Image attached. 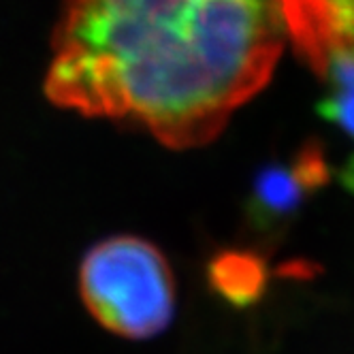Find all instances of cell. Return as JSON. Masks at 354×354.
<instances>
[{
  "label": "cell",
  "instance_id": "cell-1",
  "mask_svg": "<svg viewBox=\"0 0 354 354\" xmlns=\"http://www.w3.org/2000/svg\"><path fill=\"white\" fill-rule=\"evenodd\" d=\"M286 45L280 0H62L43 94L198 149L263 92Z\"/></svg>",
  "mask_w": 354,
  "mask_h": 354
},
{
  "label": "cell",
  "instance_id": "cell-2",
  "mask_svg": "<svg viewBox=\"0 0 354 354\" xmlns=\"http://www.w3.org/2000/svg\"><path fill=\"white\" fill-rule=\"evenodd\" d=\"M77 286L88 314L124 339L154 337L175 314L173 269L154 243L137 235L96 241L80 263Z\"/></svg>",
  "mask_w": 354,
  "mask_h": 354
},
{
  "label": "cell",
  "instance_id": "cell-3",
  "mask_svg": "<svg viewBox=\"0 0 354 354\" xmlns=\"http://www.w3.org/2000/svg\"><path fill=\"white\" fill-rule=\"evenodd\" d=\"M331 180V165L318 141H306L290 160L265 167L245 203V226L263 243H275L310 196Z\"/></svg>",
  "mask_w": 354,
  "mask_h": 354
},
{
  "label": "cell",
  "instance_id": "cell-4",
  "mask_svg": "<svg viewBox=\"0 0 354 354\" xmlns=\"http://www.w3.org/2000/svg\"><path fill=\"white\" fill-rule=\"evenodd\" d=\"M288 45L314 75L354 58V0H280Z\"/></svg>",
  "mask_w": 354,
  "mask_h": 354
},
{
  "label": "cell",
  "instance_id": "cell-5",
  "mask_svg": "<svg viewBox=\"0 0 354 354\" xmlns=\"http://www.w3.org/2000/svg\"><path fill=\"white\" fill-rule=\"evenodd\" d=\"M269 282V269L263 252L229 248L212 257L207 265V284L226 306L245 310L263 299Z\"/></svg>",
  "mask_w": 354,
  "mask_h": 354
},
{
  "label": "cell",
  "instance_id": "cell-6",
  "mask_svg": "<svg viewBox=\"0 0 354 354\" xmlns=\"http://www.w3.org/2000/svg\"><path fill=\"white\" fill-rule=\"evenodd\" d=\"M322 90L318 113L326 122H331L348 141V156L337 175L342 186L354 194V80Z\"/></svg>",
  "mask_w": 354,
  "mask_h": 354
}]
</instances>
